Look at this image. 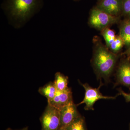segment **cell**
<instances>
[{
	"label": "cell",
	"instance_id": "obj_19",
	"mask_svg": "<svg viewBox=\"0 0 130 130\" xmlns=\"http://www.w3.org/2000/svg\"><path fill=\"white\" fill-rule=\"evenodd\" d=\"M6 130H13L11 128H8V129H7ZM28 130V127H25V128H23L22 129H21L20 130Z\"/></svg>",
	"mask_w": 130,
	"mask_h": 130
},
{
	"label": "cell",
	"instance_id": "obj_4",
	"mask_svg": "<svg viewBox=\"0 0 130 130\" xmlns=\"http://www.w3.org/2000/svg\"><path fill=\"white\" fill-rule=\"evenodd\" d=\"M118 20L116 16L108 14L97 8L91 10L89 19V24L93 28L103 30L115 23Z\"/></svg>",
	"mask_w": 130,
	"mask_h": 130
},
{
	"label": "cell",
	"instance_id": "obj_18",
	"mask_svg": "<svg viewBox=\"0 0 130 130\" xmlns=\"http://www.w3.org/2000/svg\"><path fill=\"white\" fill-rule=\"evenodd\" d=\"M125 54L130 58V47L129 48H128L127 51H126Z\"/></svg>",
	"mask_w": 130,
	"mask_h": 130
},
{
	"label": "cell",
	"instance_id": "obj_16",
	"mask_svg": "<svg viewBox=\"0 0 130 130\" xmlns=\"http://www.w3.org/2000/svg\"><path fill=\"white\" fill-rule=\"evenodd\" d=\"M122 11L127 19L130 20V0H123L122 1Z\"/></svg>",
	"mask_w": 130,
	"mask_h": 130
},
{
	"label": "cell",
	"instance_id": "obj_1",
	"mask_svg": "<svg viewBox=\"0 0 130 130\" xmlns=\"http://www.w3.org/2000/svg\"><path fill=\"white\" fill-rule=\"evenodd\" d=\"M43 5V0H3L1 7L9 23L19 29L40 11Z\"/></svg>",
	"mask_w": 130,
	"mask_h": 130
},
{
	"label": "cell",
	"instance_id": "obj_15",
	"mask_svg": "<svg viewBox=\"0 0 130 130\" xmlns=\"http://www.w3.org/2000/svg\"><path fill=\"white\" fill-rule=\"evenodd\" d=\"M124 45V41L121 37L119 35L116 36L114 41L111 44L110 47L111 51L114 53H116L119 52Z\"/></svg>",
	"mask_w": 130,
	"mask_h": 130
},
{
	"label": "cell",
	"instance_id": "obj_9",
	"mask_svg": "<svg viewBox=\"0 0 130 130\" xmlns=\"http://www.w3.org/2000/svg\"><path fill=\"white\" fill-rule=\"evenodd\" d=\"M98 8L108 14L116 17L122 11V1L102 0Z\"/></svg>",
	"mask_w": 130,
	"mask_h": 130
},
{
	"label": "cell",
	"instance_id": "obj_17",
	"mask_svg": "<svg viewBox=\"0 0 130 130\" xmlns=\"http://www.w3.org/2000/svg\"><path fill=\"white\" fill-rule=\"evenodd\" d=\"M119 93L120 95H122L125 100L126 102H130V93H127L122 90L121 88L118 89Z\"/></svg>",
	"mask_w": 130,
	"mask_h": 130
},
{
	"label": "cell",
	"instance_id": "obj_3",
	"mask_svg": "<svg viewBox=\"0 0 130 130\" xmlns=\"http://www.w3.org/2000/svg\"><path fill=\"white\" fill-rule=\"evenodd\" d=\"M79 83L83 87L85 90V94L83 101L77 106L85 104V106L84 109L85 110H94V104L98 100H115L117 96L120 95L118 93L114 96H106L103 95L100 91V89L103 85V83L101 81L99 87L97 88H94L87 83L82 84L79 82Z\"/></svg>",
	"mask_w": 130,
	"mask_h": 130
},
{
	"label": "cell",
	"instance_id": "obj_5",
	"mask_svg": "<svg viewBox=\"0 0 130 130\" xmlns=\"http://www.w3.org/2000/svg\"><path fill=\"white\" fill-rule=\"evenodd\" d=\"M42 130H59L60 128V111L48 104L40 119Z\"/></svg>",
	"mask_w": 130,
	"mask_h": 130
},
{
	"label": "cell",
	"instance_id": "obj_7",
	"mask_svg": "<svg viewBox=\"0 0 130 130\" xmlns=\"http://www.w3.org/2000/svg\"><path fill=\"white\" fill-rule=\"evenodd\" d=\"M116 85H121L130 90V61L123 60L119 65L116 73Z\"/></svg>",
	"mask_w": 130,
	"mask_h": 130
},
{
	"label": "cell",
	"instance_id": "obj_21",
	"mask_svg": "<svg viewBox=\"0 0 130 130\" xmlns=\"http://www.w3.org/2000/svg\"><path fill=\"white\" fill-rule=\"evenodd\" d=\"M59 130H61L60 129H59Z\"/></svg>",
	"mask_w": 130,
	"mask_h": 130
},
{
	"label": "cell",
	"instance_id": "obj_6",
	"mask_svg": "<svg viewBox=\"0 0 130 130\" xmlns=\"http://www.w3.org/2000/svg\"><path fill=\"white\" fill-rule=\"evenodd\" d=\"M60 111V129L63 130L81 116L77 109V106L73 101H70Z\"/></svg>",
	"mask_w": 130,
	"mask_h": 130
},
{
	"label": "cell",
	"instance_id": "obj_8",
	"mask_svg": "<svg viewBox=\"0 0 130 130\" xmlns=\"http://www.w3.org/2000/svg\"><path fill=\"white\" fill-rule=\"evenodd\" d=\"M72 100V92L69 88L63 91H56L55 96L53 100L47 101L48 104L60 111Z\"/></svg>",
	"mask_w": 130,
	"mask_h": 130
},
{
	"label": "cell",
	"instance_id": "obj_11",
	"mask_svg": "<svg viewBox=\"0 0 130 130\" xmlns=\"http://www.w3.org/2000/svg\"><path fill=\"white\" fill-rule=\"evenodd\" d=\"M56 91L54 82H50L44 86L40 88L38 90V92L46 98L48 101L53 99L55 96Z\"/></svg>",
	"mask_w": 130,
	"mask_h": 130
},
{
	"label": "cell",
	"instance_id": "obj_14",
	"mask_svg": "<svg viewBox=\"0 0 130 130\" xmlns=\"http://www.w3.org/2000/svg\"><path fill=\"white\" fill-rule=\"evenodd\" d=\"M102 30V35L106 41L107 47L109 48L116 37L115 32L108 28H105Z\"/></svg>",
	"mask_w": 130,
	"mask_h": 130
},
{
	"label": "cell",
	"instance_id": "obj_12",
	"mask_svg": "<svg viewBox=\"0 0 130 130\" xmlns=\"http://www.w3.org/2000/svg\"><path fill=\"white\" fill-rule=\"evenodd\" d=\"M54 83L57 90L63 91L69 88L68 86V77L66 76L60 72L56 73Z\"/></svg>",
	"mask_w": 130,
	"mask_h": 130
},
{
	"label": "cell",
	"instance_id": "obj_20",
	"mask_svg": "<svg viewBox=\"0 0 130 130\" xmlns=\"http://www.w3.org/2000/svg\"><path fill=\"white\" fill-rule=\"evenodd\" d=\"M129 130H130V125H129Z\"/></svg>",
	"mask_w": 130,
	"mask_h": 130
},
{
	"label": "cell",
	"instance_id": "obj_13",
	"mask_svg": "<svg viewBox=\"0 0 130 130\" xmlns=\"http://www.w3.org/2000/svg\"><path fill=\"white\" fill-rule=\"evenodd\" d=\"M61 130H86L85 120L84 117L79 116L64 129Z\"/></svg>",
	"mask_w": 130,
	"mask_h": 130
},
{
	"label": "cell",
	"instance_id": "obj_2",
	"mask_svg": "<svg viewBox=\"0 0 130 130\" xmlns=\"http://www.w3.org/2000/svg\"><path fill=\"white\" fill-rule=\"evenodd\" d=\"M117 60V56L106 47L99 44L96 47L93 64L98 78L107 81L113 71Z\"/></svg>",
	"mask_w": 130,
	"mask_h": 130
},
{
	"label": "cell",
	"instance_id": "obj_10",
	"mask_svg": "<svg viewBox=\"0 0 130 130\" xmlns=\"http://www.w3.org/2000/svg\"><path fill=\"white\" fill-rule=\"evenodd\" d=\"M119 36L123 39L124 45L128 48L130 47V20H124L120 28Z\"/></svg>",
	"mask_w": 130,
	"mask_h": 130
}]
</instances>
